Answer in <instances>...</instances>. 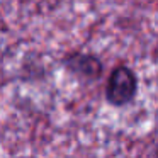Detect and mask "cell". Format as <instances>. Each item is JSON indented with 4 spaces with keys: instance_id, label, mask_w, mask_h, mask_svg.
<instances>
[{
    "instance_id": "7a4b0ae2",
    "label": "cell",
    "mask_w": 158,
    "mask_h": 158,
    "mask_svg": "<svg viewBox=\"0 0 158 158\" xmlns=\"http://www.w3.org/2000/svg\"><path fill=\"white\" fill-rule=\"evenodd\" d=\"M65 65L70 72L77 73L85 78H97L102 72L100 61L92 55H82V53H73L65 58Z\"/></svg>"
},
{
    "instance_id": "3957f363",
    "label": "cell",
    "mask_w": 158,
    "mask_h": 158,
    "mask_svg": "<svg viewBox=\"0 0 158 158\" xmlns=\"http://www.w3.org/2000/svg\"><path fill=\"white\" fill-rule=\"evenodd\" d=\"M156 156H158V146H156Z\"/></svg>"
},
{
    "instance_id": "6da1fadb",
    "label": "cell",
    "mask_w": 158,
    "mask_h": 158,
    "mask_svg": "<svg viewBox=\"0 0 158 158\" xmlns=\"http://www.w3.org/2000/svg\"><path fill=\"white\" fill-rule=\"evenodd\" d=\"M136 77L127 66H117L112 70L107 82L106 99L112 106H126L136 95Z\"/></svg>"
}]
</instances>
